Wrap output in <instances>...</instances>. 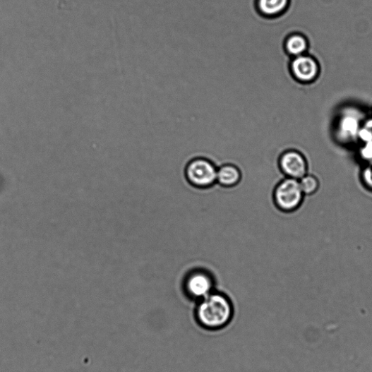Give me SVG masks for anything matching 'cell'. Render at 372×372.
I'll return each instance as SVG.
<instances>
[{"instance_id":"1","label":"cell","mask_w":372,"mask_h":372,"mask_svg":"<svg viewBox=\"0 0 372 372\" xmlns=\"http://www.w3.org/2000/svg\"><path fill=\"white\" fill-rule=\"evenodd\" d=\"M194 314L197 323L203 329L217 331L231 323L234 308L227 294L215 290L203 299L197 301Z\"/></svg>"},{"instance_id":"2","label":"cell","mask_w":372,"mask_h":372,"mask_svg":"<svg viewBox=\"0 0 372 372\" xmlns=\"http://www.w3.org/2000/svg\"><path fill=\"white\" fill-rule=\"evenodd\" d=\"M184 172L186 179L196 188H210L217 184V167L210 159L193 158L188 162Z\"/></svg>"},{"instance_id":"3","label":"cell","mask_w":372,"mask_h":372,"mask_svg":"<svg viewBox=\"0 0 372 372\" xmlns=\"http://www.w3.org/2000/svg\"><path fill=\"white\" fill-rule=\"evenodd\" d=\"M304 196L299 181L286 178L276 186L272 198L277 209L289 213L301 206Z\"/></svg>"},{"instance_id":"4","label":"cell","mask_w":372,"mask_h":372,"mask_svg":"<svg viewBox=\"0 0 372 372\" xmlns=\"http://www.w3.org/2000/svg\"><path fill=\"white\" fill-rule=\"evenodd\" d=\"M184 286L190 299L198 301L215 291V282L210 272L198 269L189 272Z\"/></svg>"},{"instance_id":"5","label":"cell","mask_w":372,"mask_h":372,"mask_svg":"<svg viewBox=\"0 0 372 372\" xmlns=\"http://www.w3.org/2000/svg\"><path fill=\"white\" fill-rule=\"evenodd\" d=\"M278 165L286 178L300 180L308 174V162L304 155L294 150L284 151L278 158Z\"/></svg>"},{"instance_id":"6","label":"cell","mask_w":372,"mask_h":372,"mask_svg":"<svg viewBox=\"0 0 372 372\" xmlns=\"http://www.w3.org/2000/svg\"><path fill=\"white\" fill-rule=\"evenodd\" d=\"M290 71L295 80L308 83L316 78L318 67L311 57L302 55L293 58L290 62Z\"/></svg>"},{"instance_id":"7","label":"cell","mask_w":372,"mask_h":372,"mask_svg":"<svg viewBox=\"0 0 372 372\" xmlns=\"http://www.w3.org/2000/svg\"><path fill=\"white\" fill-rule=\"evenodd\" d=\"M242 179L240 169L232 163H227L217 167V184L225 188H232L239 185Z\"/></svg>"},{"instance_id":"8","label":"cell","mask_w":372,"mask_h":372,"mask_svg":"<svg viewBox=\"0 0 372 372\" xmlns=\"http://www.w3.org/2000/svg\"><path fill=\"white\" fill-rule=\"evenodd\" d=\"M290 3L291 0H256V7L262 16L274 18L284 14Z\"/></svg>"},{"instance_id":"9","label":"cell","mask_w":372,"mask_h":372,"mask_svg":"<svg viewBox=\"0 0 372 372\" xmlns=\"http://www.w3.org/2000/svg\"><path fill=\"white\" fill-rule=\"evenodd\" d=\"M308 42L306 39L299 33L288 36L284 42V49L290 57L302 56L306 51Z\"/></svg>"},{"instance_id":"10","label":"cell","mask_w":372,"mask_h":372,"mask_svg":"<svg viewBox=\"0 0 372 372\" xmlns=\"http://www.w3.org/2000/svg\"><path fill=\"white\" fill-rule=\"evenodd\" d=\"M299 183L305 196H311L316 193L320 186L318 179L313 175L307 174L299 180Z\"/></svg>"},{"instance_id":"11","label":"cell","mask_w":372,"mask_h":372,"mask_svg":"<svg viewBox=\"0 0 372 372\" xmlns=\"http://www.w3.org/2000/svg\"><path fill=\"white\" fill-rule=\"evenodd\" d=\"M359 128V122L352 116H346L341 122V129L353 135L356 133Z\"/></svg>"}]
</instances>
